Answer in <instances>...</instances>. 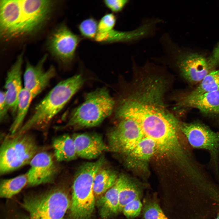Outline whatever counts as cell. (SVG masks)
Segmentation results:
<instances>
[{"instance_id": "13", "label": "cell", "mask_w": 219, "mask_h": 219, "mask_svg": "<svg viewBox=\"0 0 219 219\" xmlns=\"http://www.w3.org/2000/svg\"><path fill=\"white\" fill-rule=\"evenodd\" d=\"M78 157L88 160L95 159L110 150L102 136L96 133L75 134L72 137Z\"/></svg>"}, {"instance_id": "3", "label": "cell", "mask_w": 219, "mask_h": 219, "mask_svg": "<svg viewBox=\"0 0 219 219\" xmlns=\"http://www.w3.org/2000/svg\"><path fill=\"white\" fill-rule=\"evenodd\" d=\"M105 163L104 157L83 164L76 172L72 186L69 214L71 219H90L93 213L96 200L93 183L97 172Z\"/></svg>"}, {"instance_id": "2", "label": "cell", "mask_w": 219, "mask_h": 219, "mask_svg": "<svg viewBox=\"0 0 219 219\" xmlns=\"http://www.w3.org/2000/svg\"><path fill=\"white\" fill-rule=\"evenodd\" d=\"M84 82L82 75L79 74L59 82L36 105L31 116L17 133L23 134L32 129L46 127L80 89Z\"/></svg>"}, {"instance_id": "25", "label": "cell", "mask_w": 219, "mask_h": 219, "mask_svg": "<svg viewBox=\"0 0 219 219\" xmlns=\"http://www.w3.org/2000/svg\"><path fill=\"white\" fill-rule=\"evenodd\" d=\"M143 214L144 219H169L158 204L152 201L145 202Z\"/></svg>"}, {"instance_id": "29", "label": "cell", "mask_w": 219, "mask_h": 219, "mask_svg": "<svg viewBox=\"0 0 219 219\" xmlns=\"http://www.w3.org/2000/svg\"><path fill=\"white\" fill-rule=\"evenodd\" d=\"M9 111L7 103L5 91H1L0 94V120L3 122L8 117V113Z\"/></svg>"}, {"instance_id": "27", "label": "cell", "mask_w": 219, "mask_h": 219, "mask_svg": "<svg viewBox=\"0 0 219 219\" xmlns=\"http://www.w3.org/2000/svg\"><path fill=\"white\" fill-rule=\"evenodd\" d=\"M116 19L115 14L111 12L105 14L98 21V32H105L114 28Z\"/></svg>"}, {"instance_id": "5", "label": "cell", "mask_w": 219, "mask_h": 219, "mask_svg": "<svg viewBox=\"0 0 219 219\" xmlns=\"http://www.w3.org/2000/svg\"><path fill=\"white\" fill-rule=\"evenodd\" d=\"M71 200L66 190L55 187L41 194L25 198L22 203L29 213V219H65Z\"/></svg>"}, {"instance_id": "6", "label": "cell", "mask_w": 219, "mask_h": 219, "mask_svg": "<svg viewBox=\"0 0 219 219\" xmlns=\"http://www.w3.org/2000/svg\"><path fill=\"white\" fill-rule=\"evenodd\" d=\"M38 150L34 137L27 133L7 136L0 147V174H5L30 164Z\"/></svg>"}, {"instance_id": "11", "label": "cell", "mask_w": 219, "mask_h": 219, "mask_svg": "<svg viewBox=\"0 0 219 219\" xmlns=\"http://www.w3.org/2000/svg\"><path fill=\"white\" fill-rule=\"evenodd\" d=\"M47 55H44L36 65L27 62L23 75L24 88L29 91L34 99L48 85L55 76L56 71L53 66L47 70L44 68V64Z\"/></svg>"}, {"instance_id": "32", "label": "cell", "mask_w": 219, "mask_h": 219, "mask_svg": "<svg viewBox=\"0 0 219 219\" xmlns=\"http://www.w3.org/2000/svg\"><path fill=\"white\" fill-rule=\"evenodd\" d=\"M216 219H219V213L217 214V217Z\"/></svg>"}, {"instance_id": "18", "label": "cell", "mask_w": 219, "mask_h": 219, "mask_svg": "<svg viewBox=\"0 0 219 219\" xmlns=\"http://www.w3.org/2000/svg\"><path fill=\"white\" fill-rule=\"evenodd\" d=\"M52 145L54 156L58 162H66L76 159L77 156L72 137L64 134L54 139Z\"/></svg>"}, {"instance_id": "15", "label": "cell", "mask_w": 219, "mask_h": 219, "mask_svg": "<svg viewBox=\"0 0 219 219\" xmlns=\"http://www.w3.org/2000/svg\"><path fill=\"white\" fill-rule=\"evenodd\" d=\"M178 107L194 108L211 117H219V90L191 96L187 95L179 100Z\"/></svg>"}, {"instance_id": "17", "label": "cell", "mask_w": 219, "mask_h": 219, "mask_svg": "<svg viewBox=\"0 0 219 219\" xmlns=\"http://www.w3.org/2000/svg\"><path fill=\"white\" fill-rule=\"evenodd\" d=\"M155 143L151 139L144 137L126 157L128 165L138 167L145 165L156 153Z\"/></svg>"}, {"instance_id": "24", "label": "cell", "mask_w": 219, "mask_h": 219, "mask_svg": "<svg viewBox=\"0 0 219 219\" xmlns=\"http://www.w3.org/2000/svg\"><path fill=\"white\" fill-rule=\"evenodd\" d=\"M98 21L93 17L82 21L78 25V29L83 39L94 41L98 32Z\"/></svg>"}, {"instance_id": "14", "label": "cell", "mask_w": 219, "mask_h": 219, "mask_svg": "<svg viewBox=\"0 0 219 219\" xmlns=\"http://www.w3.org/2000/svg\"><path fill=\"white\" fill-rule=\"evenodd\" d=\"M23 54H19L8 71L5 82L6 100L14 117L17 111L19 94L23 88L22 80Z\"/></svg>"}, {"instance_id": "19", "label": "cell", "mask_w": 219, "mask_h": 219, "mask_svg": "<svg viewBox=\"0 0 219 219\" xmlns=\"http://www.w3.org/2000/svg\"><path fill=\"white\" fill-rule=\"evenodd\" d=\"M119 176L114 170L101 168L96 173L93 181V190L96 200L112 187Z\"/></svg>"}, {"instance_id": "8", "label": "cell", "mask_w": 219, "mask_h": 219, "mask_svg": "<svg viewBox=\"0 0 219 219\" xmlns=\"http://www.w3.org/2000/svg\"><path fill=\"white\" fill-rule=\"evenodd\" d=\"M119 122L108 134L110 150L126 156L144 137L138 124L127 118H116Z\"/></svg>"}, {"instance_id": "20", "label": "cell", "mask_w": 219, "mask_h": 219, "mask_svg": "<svg viewBox=\"0 0 219 219\" xmlns=\"http://www.w3.org/2000/svg\"><path fill=\"white\" fill-rule=\"evenodd\" d=\"M33 98L31 93L23 88L18 98L16 113L10 128V134H16L21 129Z\"/></svg>"}, {"instance_id": "9", "label": "cell", "mask_w": 219, "mask_h": 219, "mask_svg": "<svg viewBox=\"0 0 219 219\" xmlns=\"http://www.w3.org/2000/svg\"><path fill=\"white\" fill-rule=\"evenodd\" d=\"M65 23L59 26L52 33L48 47L52 55L62 64L68 65L76 59L79 45L83 40Z\"/></svg>"}, {"instance_id": "12", "label": "cell", "mask_w": 219, "mask_h": 219, "mask_svg": "<svg viewBox=\"0 0 219 219\" xmlns=\"http://www.w3.org/2000/svg\"><path fill=\"white\" fill-rule=\"evenodd\" d=\"M29 164L30 167L26 173L27 186H34L53 182L57 169L49 154L46 152L37 153Z\"/></svg>"}, {"instance_id": "30", "label": "cell", "mask_w": 219, "mask_h": 219, "mask_svg": "<svg viewBox=\"0 0 219 219\" xmlns=\"http://www.w3.org/2000/svg\"><path fill=\"white\" fill-rule=\"evenodd\" d=\"M208 60L213 68L219 65V44L214 49L212 56L208 59Z\"/></svg>"}, {"instance_id": "31", "label": "cell", "mask_w": 219, "mask_h": 219, "mask_svg": "<svg viewBox=\"0 0 219 219\" xmlns=\"http://www.w3.org/2000/svg\"><path fill=\"white\" fill-rule=\"evenodd\" d=\"M15 219H29V218L24 217H17Z\"/></svg>"}, {"instance_id": "22", "label": "cell", "mask_w": 219, "mask_h": 219, "mask_svg": "<svg viewBox=\"0 0 219 219\" xmlns=\"http://www.w3.org/2000/svg\"><path fill=\"white\" fill-rule=\"evenodd\" d=\"M26 173L14 178L2 180L0 185V196L2 198H10L27 186Z\"/></svg>"}, {"instance_id": "10", "label": "cell", "mask_w": 219, "mask_h": 219, "mask_svg": "<svg viewBox=\"0 0 219 219\" xmlns=\"http://www.w3.org/2000/svg\"><path fill=\"white\" fill-rule=\"evenodd\" d=\"M159 23L157 19H148L136 29L122 31L114 28L103 32H98L94 41L101 44L116 43H130L151 36Z\"/></svg>"}, {"instance_id": "4", "label": "cell", "mask_w": 219, "mask_h": 219, "mask_svg": "<svg viewBox=\"0 0 219 219\" xmlns=\"http://www.w3.org/2000/svg\"><path fill=\"white\" fill-rule=\"evenodd\" d=\"M115 102L106 88L88 93L83 102L71 113L67 127L85 128L101 124L113 111Z\"/></svg>"}, {"instance_id": "21", "label": "cell", "mask_w": 219, "mask_h": 219, "mask_svg": "<svg viewBox=\"0 0 219 219\" xmlns=\"http://www.w3.org/2000/svg\"><path fill=\"white\" fill-rule=\"evenodd\" d=\"M142 193V189L137 184L123 175L119 193V213L122 211L124 207L130 201L140 198Z\"/></svg>"}, {"instance_id": "23", "label": "cell", "mask_w": 219, "mask_h": 219, "mask_svg": "<svg viewBox=\"0 0 219 219\" xmlns=\"http://www.w3.org/2000/svg\"><path fill=\"white\" fill-rule=\"evenodd\" d=\"M219 90V69L209 73L194 90L187 95L193 96Z\"/></svg>"}, {"instance_id": "1", "label": "cell", "mask_w": 219, "mask_h": 219, "mask_svg": "<svg viewBox=\"0 0 219 219\" xmlns=\"http://www.w3.org/2000/svg\"><path fill=\"white\" fill-rule=\"evenodd\" d=\"M54 2L46 0L0 1V34L8 40L30 34L48 19Z\"/></svg>"}, {"instance_id": "16", "label": "cell", "mask_w": 219, "mask_h": 219, "mask_svg": "<svg viewBox=\"0 0 219 219\" xmlns=\"http://www.w3.org/2000/svg\"><path fill=\"white\" fill-rule=\"evenodd\" d=\"M123 175L119 176L114 185L96 201V206L103 219H107L119 213V193Z\"/></svg>"}, {"instance_id": "26", "label": "cell", "mask_w": 219, "mask_h": 219, "mask_svg": "<svg viewBox=\"0 0 219 219\" xmlns=\"http://www.w3.org/2000/svg\"><path fill=\"white\" fill-rule=\"evenodd\" d=\"M142 207L140 198H137L128 203L124 207L122 212L127 218L133 219L140 215Z\"/></svg>"}, {"instance_id": "7", "label": "cell", "mask_w": 219, "mask_h": 219, "mask_svg": "<svg viewBox=\"0 0 219 219\" xmlns=\"http://www.w3.org/2000/svg\"><path fill=\"white\" fill-rule=\"evenodd\" d=\"M179 129L193 149L204 150L209 153V166L219 182V132L198 121L180 122Z\"/></svg>"}, {"instance_id": "28", "label": "cell", "mask_w": 219, "mask_h": 219, "mask_svg": "<svg viewBox=\"0 0 219 219\" xmlns=\"http://www.w3.org/2000/svg\"><path fill=\"white\" fill-rule=\"evenodd\" d=\"M103 3L111 12L114 14L121 12L128 3L127 0H106Z\"/></svg>"}]
</instances>
